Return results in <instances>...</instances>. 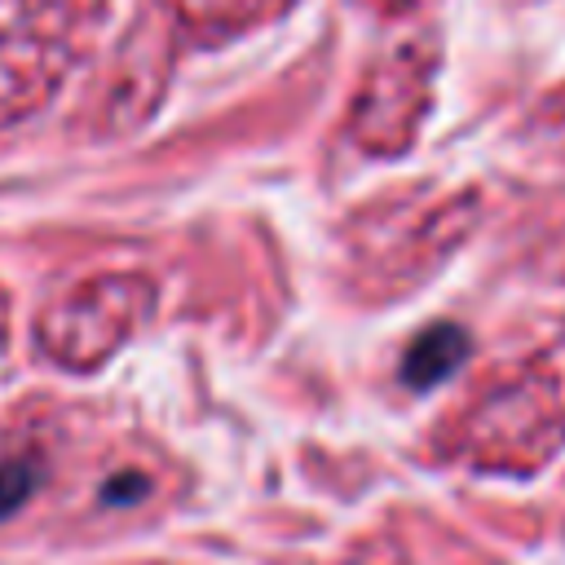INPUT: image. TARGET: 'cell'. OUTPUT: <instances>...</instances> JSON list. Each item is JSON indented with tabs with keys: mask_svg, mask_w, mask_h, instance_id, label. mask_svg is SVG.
Instances as JSON below:
<instances>
[{
	"mask_svg": "<svg viewBox=\"0 0 565 565\" xmlns=\"http://www.w3.org/2000/svg\"><path fill=\"white\" fill-rule=\"evenodd\" d=\"M102 9L106 0H0V128L66 79Z\"/></svg>",
	"mask_w": 565,
	"mask_h": 565,
	"instance_id": "1",
	"label": "cell"
},
{
	"mask_svg": "<svg viewBox=\"0 0 565 565\" xmlns=\"http://www.w3.org/2000/svg\"><path fill=\"white\" fill-rule=\"evenodd\" d=\"M150 300H154L150 278H141V274H102V278H88V282L71 287L66 296H57L40 313L35 331H40V344L53 362L97 366L102 358H110L115 344H124L137 331Z\"/></svg>",
	"mask_w": 565,
	"mask_h": 565,
	"instance_id": "2",
	"label": "cell"
},
{
	"mask_svg": "<svg viewBox=\"0 0 565 565\" xmlns=\"http://www.w3.org/2000/svg\"><path fill=\"white\" fill-rule=\"evenodd\" d=\"M481 441L494 450L534 446L539 455L565 437V353L521 366L516 384L490 393L481 406Z\"/></svg>",
	"mask_w": 565,
	"mask_h": 565,
	"instance_id": "3",
	"label": "cell"
},
{
	"mask_svg": "<svg viewBox=\"0 0 565 565\" xmlns=\"http://www.w3.org/2000/svg\"><path fill=\"white\" fill-rule=\"evenodd\" d=\"M463 358H468V335H463L459 327H433V331H424V335L406 349L402 380H406L411 388H428V384L446 380Z\"/></svg>",
	"mask_w": 565,
	"mask_h": 565,
	"instance_id": "4",
	"label": "cell"
},
{
	"mask_svg": "<svg viewBox=\"0 0 565 565\" xmlns=\"http://www.w3.org/2000/svg\"><path fill=\"white\" fill-rule=\"evenodd\" d=\"M177 4H181V18L190 26H203V31H238V26H252L260 18H274L291 0H177Z\"/></svg>",
	"mask_w": 565,
	"mask_h": 565,
	"instance_id": "5",
	"label": "cell"
},
{
	"mask_svg": "<svg viewBox=\"0 0 565 565\" xmlns=\"http://www.w3.org/2000/svg\"><path fill=\"white\" fill-rule=\"evenodd\" d=\"M35 481H40V468H35V463H26V459L0 463V521H4L9 512H18V508L31 499Z\"/></svg>",
	"mask_w": 565,
	"mask_h": 565,
	"instance_id": "6",
	"label": "cell"
},
{
	"mask_svg": "<svg viewBox=\"0 0 565 565\" xmlns=\"http://www.w3.org/2000/svg\"><path fill=\"white\" fill-rule=\"evenodd\" d=\"M384 4H419V0H384Z\"/></svg>",
	"mask_w": 565,
	"mask_h": 565,
	"instance_id": "7",
	"label": "cell"
}]
</instances>
